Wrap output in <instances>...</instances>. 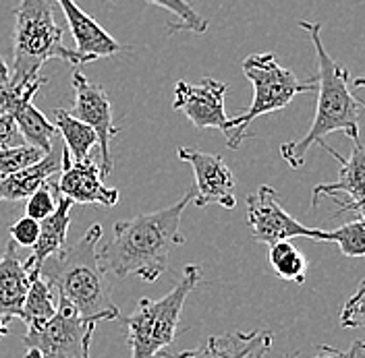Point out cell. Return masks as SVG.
Here are the masks:
<instances>
[{"mask_svg":"<svg viewBox=\"0 0 365 358\" xmlns=\"http://www.w3.org/2000/svg\"><path fill=\"white\" fill-rule=\"evenodd\" d=\"M191 199L193 191L189 189L170 207L114 222L110 243L100 248L104 271L116 278L135 275L143 282H156L168 268L170 253L185 245L181 218Z\"/></svg>","mask_w":365,"mask_h":358,"instance_id":"1","label":"cell"},{"mask_svg":"<svg viewBox=\"0 0 365 358\" xmlns=\"http://www.w3.org/2000/svg\"><path fill=\"white\" fill-rule=\"evenodd\" d=\"M102 226H90L75 245L63 246L38 269L40 278L56 290L58 298L91 323L120 319V311L110 298L106 271L100 261L98 246L102 243Z\"/></svg>","mask_w":365,"mask_h":358,"instance_id":"2","label":"cell"},{"mask_svg":"<svg viewBox=\"0 0 365 358\" xmlns=\"http://www.w3.org/2000/svg\"><path fill=\"white\" fill-rule=\"evenodd\" d=\"M299 27L309 33L312 44L316 48V56H318V77H316L318 108L305 137H301L299 141L282 143L280 147V156L291 168H301L307 152L314 145L326 143L328 135L341 131L346 137H351V141L359 139V120L364 112V102L351 90V73L339 65L322 44V38H319L322 25L312 21H299Z\"/></svg>","mask_w":365,"mask_h":358,"instance_id":"3","label":"cell"},{"mask_svg":"<svg viewBox=\"0 0 365 358\" xmlns=\"http://www.w3.org/2000/svg\"><path fill=\"white\" fill-rule=\"evenodd\" d=\"M63 27L54 19V0H19L15 11L13 67L9 85L36 81L48 60L58 58L68 65H86L91 58L63 42Z\"/></svg>","mask_w":365,"mask_h":358,"instance_id":"4","label":"cell"},{"mask_svg":"<svg viewBox=\"0 0 365 358\" xmlns=\"http://www.w3.org/2000/svg\"><path fill=\"white\" fill-rule=\"evenodd\" d=\"M202 282V265L189 263L182 268L181 280L162 298H141L129 317H123L127 327L129 358H158L175 339L181 323L185 300Z\"/></svg>","mask_w":365,"mask_h":358,"instance_id":"5","label":"cell"},{"mask_svg":"<svg viewBox=\"0 0 365 358\" xmlns=\"http://www.w3.org/2000/svg\"><path fill=\"white\" fill-rule=\"evenodd\" d=\"M243 73L253 85V102L241 114L230 118L228 133L225 135L230 149H239L250 135V125L264 114L287 108L299 93L316 90V79H301L293 70L280 67L274 54H251L243 60Z\"/></svg>","mask_w":365,"mask_h":358,"instance_id":"6","label":"cell"},{"mask_svg":"<svg viewBox=\"0 0 365 358\" xmlns=\"http://www.w3.org/2000/svg\"><path fill=\"white\" fill-rule=\"evenodd\" d=\"M58 307L44 323L27 325L23 344L27 350H36L42 358H90V346L98 323L79 317L77 311L56 298Z\"/></svg>","mask_w":365,"mask_h":358,"instance_id":"7","label":"cell"},{"mask_svg":"<svg viewBox=\"0 0 365 358\" xmlns=\"http://www.w3.org/2000/svg\"><path fill=\"white\" fill-rule=\"evenodd\" d=\"M247 228L251 238L262 245H274L280 241L309 238L318 241L322 228L301 224L280 205L278 195L270 184H262L253 195H247Z\"/></svg>","mask_w":365,"mask_h":358,"instance_id":"8","label":"cell"},{"mask_svg":"<svg viewBox=\"0 0 365 358\" xmlns=\"http://www.w3.org/2000/svg\"><path fill=\"white\" fill-rule=\"evenodd\" d=\"M73 91H75V100H73V108L71 116H75L77 120H81L83 125H88L91 131L98 137V147H100V172L102 177H110L113 172V152H110V143L120 131L118 127H114L113 106L108 100L106 90L100 83L90 81L81 70L73 73Z\"/></svg>","mask_w":365,"mask_h":358,"instance_id":"9","label":"cell"},{"mask_svg":"<svg viewBox=\"0 0 365 358\" xmlns=\"http://www.w3.org/2000/svg\"><path fill=\"white\" fill-rule=\"evenodd\" d=\"M177 156L181 162H187L193 168L195 182L191 186L195 207H205L210 203H216L225 209L237 207V180L232 177V170L227 166L225 157L205 154L193 147H179Z\"/></svg>","mask_w":365,"mask_h":358,"instance_id":"10","label":"cell"},{"mask_svg":"<svg viewBox=\"0 0 365 358\" xmlns=\"http://www.w3.org/2000/svg\"><path fill=\"white\" fill-rule=\"evenodd\" d=\"M46 85V77H38L36 81L23 83V85H9L0 90V114H9L27 145H34L42 149L44 154L52 152V137L56 133V127L34 106L36 93Z\"/></svg>","mask_w":365,"mask_h":358,"instance_id":"11","label":"cell"},{"mask_svg":"<svg viewBox=\"0 0 365 358\" xmlns=\"http://www.w3.org/2000/svg\"><path fill=\"white\" fill-rule=\"evenodd\" d=\"M227 90V83L216 81L212 77H205L200 83L179 81L175 88L173 108L185 114L197 129H218L227 135L230 122L225 110Z\"/></svg>","mask_w":365,"mask_h":358,"instance_id":"12","label":"cell"},{"mask_svg":"<svg viewBox=\"0 0 365 358\" xmlns=\"http://www.w3.org/2000/svg\"><path fill=\"white\" fill-rule=\"evenodd\" d=\"M63 170L61 179L56 182V193L61 197H67L68 201L81 203V205H102L114 207L120 201L118 191L104 184V177L100 172V166L96 159H71L68 152L63 147L61 152Z\"/></svg>","mask_w":365,"mask_h":358,"instance_id":"13","label":"cell"},{"mask_svg":"<svg viewBox=\"0 0 365 358\" xmlns=\"http://www.w3.org/2000/svg\"><path fill=\"white\" fill-rule=\"evenodd\" d=\"M319 147H324L332 157L339 159L341 170H339V180L336 182H324L314 186L312 191V207L316 209L324 197H334L336 193H344L346 201L339 203V211L332 214L330 218H336L344 211H353L357 214V218H364V180H365V154L364 145L359 139H353V152L349 157H342L336 149H332L328 143H322Z\"/></svg>","mask_w":365,"mask_h":358,"instance_id":"14","label":"cell"},{"mask_svg":"<svg viewBox=\"0 0 365 358\" xmlns=\"http://www.w3.org/2000/svg\"><path fill=\"white\" fill-rule=\"evenodd\" d=\"M272 348V332L253 330V332H227L210 336L204 346L181 352H162L164 358H253L266 354Z\"/></svg>","mask_w":365,"mask_h":358,"instance_id":"15","label":"cell"},{"mask_svg":"<svg viewBox=\"0 0 365 358\" xmlns=\"http://www.w3.org/2000/svg\"><path fill=\"white\" fill-rule=\"evenodd\" d=\"M54 2L61 6L67 19L68 31L75 40V50L79 54L88 56L93 63V60L116 56L123 52V46L118 44L100 23L93 21L83 9H79L75 0H54Z\"/></svg>","mask_w":365,"mask_h":358,"instance_id":"16","label":"cell"},{"mask_svg":"<svg viewBox=\"0 0 365 358\" xmlns=\"http://www.w3.org/2000/svg\"><path fill=\"white\" fill-rule=\"evenodd\" d=\"M29 284L31 271L25 268L17 245L9 241L0 255V319L4 323L19 317Z\"/></svg>","mask_w":365,"mask_h":358,"instance_id":"17","label":"cell"},{"mask_svg":"<svg viewBox=\"0 0 365 358\" xmlns=\"http://www.w3.org/2000/svg\"><path fill=\"white\" fill-rule=\"evenodd\" d=\"M63 170L61 154H46L31 166H25L21 170L0 177V201H23L31 197L36 191L50 184L54 177H58Z\"/></svg>","mask_w":365,"mask_h":358,"instance_id":"18","label":"cell"},{"mask_svg":"<svg viewBox=\"0 0 365 358\" xmlns=\"http://www.w3.org/2000/svg\"><path fill=\"white\" fill-rule=\"evenodd\" d=\"M71 209H73V203L68 201L67 197L58 195L54 211L40 222V234H38L36 245L31 246V255L23 259L25 268L29 271H38L48 257L56 255L65 246L68 226H71Z\"/></svg>","mask_w":365,"mask_h":358,"instance_id":"19","label":"cell"},{"mask_svg":"<svg viewBox=\"0 0 365 358\" xmlns=\"http://www.w3.org/2000/svg\"><path fill=\"white\" fill-rule=\"evenodd\" d=\"M54 127L63 135L65 149L68 152L71 159H86L90 157L91 149L98 147V137L91 131L88 125L71 116L68 110L56 108L54 110Z\"/></svg>","mask_w":365,"mask_h":358,"instance_id":"20","label":"cell"},{"mask_svg":"<svg viewBox=\"0 0 365 358\" xmlns=\"http://www.w3.org/2000/svg\"><path fill=\"white\" fill-rule=\"evenodd\" d=\"M56 307H58L56 294L40 278L38 271H31V284H29V290L25 294L19 319L25 325L44 323V321H48L52 315L56 313Z\"/></svg>","mask_w":365,"mask_h":358,"instance_id":"21","label":"cell"},{"mask_svg":"<svg viewBox=\"0 0 365 358\" xmlns=\"http://www.w3.org/2000/svg\"><path fill=\"white\" fill-rule=\"evenodd\" d=\"M268 261L280 280L303 284L307 278V257L291 241H280L270 245Z\"/></svg>","mask_w":365,"mask_h":358,"instance_id":"22","label":"cell"},{"mask_svg":"<svg viewBox=\"0 0 365 358\" xmlns=\"http://www.w3.org/2000/svg\"><path fill=\"white\" fill-rule=\"evenodd\" d=\"M319 243H336L341 246V253L351 259H364L365 257V222L364 218H357L355 222L341 226L339 230H322Z\"/></svg>","mask_w":365,"mask_h":358,"instance_id":"23","label":"cell"},{"mask_svg":"<svg viewBox=\"0 0 365 358\" xmlns=\"http://www.w3.org/2000/svg\"><path fill=\"white\" fill-rule=\"evenodd\" d=\"M162 11H168L175 21L168 23V33L175 31H191V33H205L207 21L187 2V0H145Z\"/></svg>","mask_w":365,"mask_h":358,"instance_id":"24","label":"cell"},{"mask_svg":"<svg viewBox=\"0 0 365 358\" xmlns=\"http://www.w3.org/2000/svg\"><path fill=\"white\" fill-rule=\"evenodd\" d=\"M44 156V152L34 147V145H21V147H13V149H0V177L13 174V172L25 168V166H31V164H36L38 159H42Z\"/></svg>","mask_w":365,"mask_h":358,"instance_id":"25","label":"cell"},{"mask_svg":"<svg viewBox=\"0 0 365 358\" xmlns=\"http://www.w3.org/2000/svg\"><path fill=\"white\" fill-rule=\"evenodd\" d=\"M54 191H56V186L50 182V184L42 186L40 191H36L31 197H27V205H25L27 218H31L36 222L46 220L56 207V193Z\"/></svg>","mask_w":365,"mask_h":358,"instance_id":"26","label":"cell"},{"mask_svg":"<svg viewBox=\"0 0 365 358\" xmlns=\"http://www.w3.org/2000/svg\"><path fill=\"white\" fill-rule=\"evenodd\" d=\"M364 296L365 284L359 282L357 290L353 292V296L344 302L341 311V325L342 327H361L364 325Z\"/></svg>","mask_w":365,"mask_h":358,"instance_id":"27","label":"cell"},{"mask_svg":"<svg viewBox=\"0 0 365 358\" xmlns=\"http://www.w3.org/2000/svg\"><path fill=\"white\" fill-rule=\"evenodd\" d=\"M9 234H11V241L19 246H34L38 241V234H40V222L31 220V218H21L17 222H13L9 228Z\"/></svg>","mask_w":365,"mask_h":358,"instance_id":"28","label":"cell"},{"mask_svg":"<svg viewBox=\"0 0 365 358\" xmlns=\"http://www.w3.org/2000/svg\"><path fill=\"white\" fill-rule=\"evenodd\" d=\"M27 145L17 122L9 114H0V149H13Z\"/></svg>","mask_w":365,"mask_h":358,"instance_id":"29","label":"cell"},{"mask_svg":"<svg viewBox=\"0 0 365 358\" xmlns=\"http://www.w3.org/2000/svg\"><path fill=\"white\" fill-rule=\"evenodd\" d=\"M253 358H266V354H257ZM312 358H365V346L361 339H355L349 350H339V348H332V346H319L318 352Z\"/></svg>","mask_w":365,"mask_h":358,"instance_id":"30","label":"cell"},{"mask_svg":"<svg viewBox=\"0 0 365 358\" xmlns=\"http://www.w3.org/2000/svg\"><path fill=\"white\" fill-rule=\"evenodd\" d=\"M9 79H11V68H9L6 63H4V58L0 56V90H2V88H6Z\"/></svg>","mask_w":365,"mask_h":358,"instance_id":"31","label":"cell"},{"mask_svg":"<svg viewBox=\"0 0 365 358\" xmlns=\"http://www.w3.org/2000/svg\"><path fill=\"white\" fill-rule=\"evenodd\" d=\"M9 336V323H4L2 319H0V337Z\"/></svg>","mask_w":365,"mask_h":358,"instance_id":"32","label":"cell"}]
</instances>
